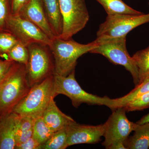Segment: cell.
Wrapping results in <instances>:
<instances>
[{"label":"cell","instance_id":"cell-10","mask_svg":"<svg viewBox=\"0 0 149 149\" xmlns=\"http://www.w3.org/2000/svg\"><path fill=\"white\" fill-rule=\"evenodd\" d=\"M6 31L14 35L24 46L33 43L50 45L52 40L40 28L19 15H11L7 21Z\"/></svg>","mask_w":149,"mask_h":149},{"label":"cell","instance_id":"cell-1","mask_svg":"<svg viewBox=\"0 0 149 149\" xmlns=\"http://www.w3.org/2000/svg\"><path fill=\"white\" fill-rule=\"evenodd\" d=\"M31 88L25 65L17 62L8 75L0 83V119L12 112Z\"/></svg>","mask_w":149,"mask_h":149},{"label":"cell","instance_id":"cell-25","mask_svg":"<svg viewBox=\"0 0 149 149\" xmlns=\"http://www.w3.org/2000/svg\"><path fill=\"white\" fill-rule=\"evenodd\" d=\"M126 112L141 111L149 107V92L139 96L125 105Z\"/></svg>","mask_w":149,"mask_h":149},{"label":"cell","instance_id":"cell-13","mask_svg":"<svg viewBox=\"0 0 149 149\" xmlns=\"http://www.w3.org/2000/svg\"><path fill=\"white\" fill-rule=\"evenodd\" d=\"M54 99V97L51 99L42 117L50 129L55 132L76 121L60 110Z\"/></svg>","mask_w":149,"mask_h":149},{"label":"cell","instance_id":"cell-20","mask_svg":"<svg viewBox=\"0 0 149 149\" xmlns=\"http://www.w3.org/2000/svg\"><path fill=\"white\" fill-rule=\"evenodd\" d=\"M132 58L139 70L140 84L149 77V46L136 52Z\"/></svg>","mask_w":149,"mask_h":149},{"label":"cell","instance_id":"cell-9","mask_svg":"<svg viewBox=\"0 0 149 149\" xmlns=\"http://www.w3.org/2000/svg\"><path fill=\"white\" fill-rule=\"evenodd\" d=\"M112 113L105 123V128L104 136V141L102 145L108 149L119 143H124L130 133L136 129L138 124L128 120L124 107L112 111Z\"/></svg>","mask_w":149,"mask_h":149},{"label":"cell","instance_id":"cell-8","mask_svg":"<svg viewBox=\"0 0 149 149\" xmlns=\"http://www.w3.org/2000/svg\"><path fill=\"white\" fill-rule=\"evenodd\" d=\"M149 22V13L139 15L117 14L107 15L99 27L97 38H118L140 25Z\"/></svg>","mask_w":149,"mask_h":149},{"label":"cell","instance_id":"cell-22","mask_svg":"<svg viewBox=\"0 0 149 149\" xmlns=\"http://www.w3.org/2000/svg\"><path fill=\"white\" fill-rule=\"evenodd\" d=\"M54 133L46 124L42 117L34 119L32 136L39 143L42 145L45 143Z\"/></svg>","mask_w":149,"mask_h":149},{"label":"cell","instance_id":"cell-29","mask_svg":"<svg viewBox=\"0 0 149 149\" xmlns=\"http://www.w3.org/2000/svg\"><path fill=\"white\" fill-rule=\"evenodd\" d=\"M41 145L32 136L27 141L17 145L15 149H40Z\"/></svg>","mask_w":149,"mask_h":149},{"label":"cell","instance_id":"cell-18","mask_svg":"<svg viewBox=\"0 0 149 149\" xmlns=\"http://www.w3.org/2000/svg\"><path fill=\"white\" fill-rule=\"evenodd\" d=\"M34 119L29 116L16 114L15 124L16 146L32 136Z\"/></svg>","mask_w":149,"mask_h":149},{"label":"cell","instance_id":"cell-23","mask_svg":"<svg viewBox=\"0 0 149 149\" xmlns=\"http://www.w3.org/2000/svg\"><path fill=\"white\" fill-rule=\"evenodd\" d=\"M18 42L10 32L6 30L0 31V56L8 60L9 52Z\"/></svg>","mask_w":149,"mask_h":149},{"label":"cell","instance_id":"cell-33","mask_svg":"<svg viewBox=\"0 0 149 149\" xmlns=\"http://www.w3.org/2000/svg\"><path fill=\"white\" fill-rule=\"evenodd\" d=\"M0 120H1V119H0Z\"/></svg>","mask_w":149,"mask_h":149},{"label":"cell","instance_id":"cell-4","mask_svg":"<svg viewBox=\"0 0 149 149\" xmlns=\"http://www.w3.org/2000/svg\"><path fill=\"white\" fill-rule=\"evenodd\" d=\"M98 45L90 53L104 56L112 63L124 67L133 77L135 86L139 83V70L126 48V36L118 38H97Z\"/></svg>","mask_w":149,"mask_h":149},{"label":"cell","instance_id":"cell-17","mask_svg":"<svg viewBox=\"0 0 149 149\" xmlns=\"http://www.w3.org/2000/svg\"><path fill=\"white\" fill-rule=\"evenodd\" d=\"M149 92V77L144 80L136 87L130 93L121 97L116 99H111L109 108L112 111L123 107L126 104L134 99L137 98L139 96Z\"/></svg>","mask_w":149,"mask_h":149},{"label":"cell","instance_id":"cell-6","mask_svg":"<svg viewBox=\"0 0 149 149\" xmlns=\"http://www.w3.org/2000/svg\"><path fill=\"white\" fill-rule=\"evenodd\" d=\"M29 59L26 65L27 78L32 87L54 73V62L49 46L33 43L27 46Z\"/></svg>","mask_w":149,"mask_h":149},{"label":"cell","instance_id":"cell-21","mask_svg":"<svg viewBox=\"0 0 149 149\" xmlns=\"http://www.w3.org/2000/svg\"><path fill=\"white\" fill-rule=\"evenodd\" d=\"M67 127L53 133L45 143L41 145L40 149H65L68 147Z\"/></svg>","mask_w":149,"mask_h":149},{"label":"cell","instance_id":"cell-16","mask_svg":"<svg viewBox=\"0 0 149 149\" xmlns=\"http://www.w3.org/2000/svg\"><path fill=\"white\" fill-rule=\"evenodd\" d=\"M133 136L125 142L126 149H148L149 148V123L138 124Z\"/></svg>","mask_w":149,"mask_h":149},{"label":"cell","instance_id":"cell-19","mask_svg":"<svg viewBox=\"0 0 149 149\" xmlns=\"http://www.w3.org/2000/svg\"><path fill=\"white\" fill-rule=\"evenodd\" d=\"M106 12L107 15L117 14L139 15L141 12L128 6L122 0H96Z\"/></svg>","mask_w":149,"mask_h":149},{"label":"cell","instance_id":"cell-30","mask_svg":"<svg viewBox=\"0 0 149 149\" xmlns=\"http://www.w3.org/2000/svg\"><path fill=\"white\" fill-rule=\"evenodd\" d=\"M149 123V113L143 116L140 120L137 121L136 123L140 125V124H143L144 123Z\"/></svg>","mask_w":149,"mask_h":149},{"label":"cell","instance_id":"cell-15","mask_svg":"<svg viewBox=\"0 0 149 149\" xmlns=\"http://www.w3.org/2000/svg\"><path fill=\"white\" fill-rule=\"evenodd\" d=\"M47 17L56 37H60L62 33L63 20L59 0H41Z\"/></svg>","mask_w":149,"mask_h":149},{"label":"cell","instance_id":"cell-11","mask_svg":"<svg viewBox=\"0 0 149 149\" xmlns=\"http://www.w3.org/2000/svg\"><path fill=\"white\" fill-rule=\"evenodd\" d=\"M105 124L84 125L75 122L67 127L68 146L80 144L97 143L104 136Z\"/></svg>","mask_w":149,"mask_h":149},{"label":"cell","instance_id":"cell-24","mask_svg":"<svg viewBox=\"0 0 149 149\" xmlns=\"http://www.w3.org/2000/svg\"><path fill=\"white\" fill-rule=\"evenodd\" d=\"M29 59V52L27 47L19 41L8 54V60L27 65Z\"/></svg>","mask_w":149,"mask_h":149},{"label":"cell","instance_id":"cell-31","mask_svg":"<svg viewBox=\"0 0 149 149\" xmlns=\"http://www.w3.org/2000/svg\"><path fill=\"white\" fill-rule=\"evenodd\" d=\"M2 61V60L0 59V62H1V61Z\"/></svg>","mask_w":149,"mask_h":149},{"label":"cell","instance_id":"cell-2","mask_svg":"<svg viewBox=\"0 0 149 149\" xmlns=\"http://www.w3.org/2000/svg\"><path fill=\"white\" fill-rule=\"evenodd\" d=\"M95 41L88 44H80L72 38L64 40L56 37L49 46L54 62V73L67 76L75 70L77 60L83 55L89 52L97 46Z\"/></svg>","mask_w":149,"mask_h":149},{"label":"cell","instance_id":"cell-7","mask_svg":"<svg viewBox=\"0 0 149 149\" xmlns=\"http://www.w3.org/2000/svg\"><path fill=\"white\" fill-rule=\"evenodd\" d=\"M63 20L60 38L68 40L84 28L90 19L85 0H59Z\"/></svg>","mask_w":149,"mask_h":149},{"label":"cell","instance_id":"cell-28","mask_svg":"<svg viewBox=\"0 0 149 149\" xmlns=\"http://www.w3.org/2000/svg\"><path fill=\"white\" fill-rule=\"evenodd\" d=\"M11 14L12 15H18L21 10L26 5L29 0H10Z\"/></svg>","mask_w":149,"mask_h":149},{"label":"cell","instance_id":"cell-27","mask_svg":"<svg viewBox=\"0 0 149 149\" xmlns=\"http://www.w3.org/2000/svg\"><path fill=\"white\" fill-rule=\"evenodd\" d=\"M16 63V62L10 60H2L0 62V83L8 75Z\"/></svg>","mask_w":149,"mask_h":149},{"label":"cell","instance_id":"cell-5","mask_svg":"<svg viewBox=\"0 0 149 149\" xmlns=\"http://www.w3.org/2000/svg\"><path fill=\"white\" fill-rule=\"evenodd\" d=\"M54 88L56 96L63 95L72 102V105L78 108L82 104L89 105H104L108 107L110 98L105 96L100 97L83 90L75 78V70L67 76L54 73Z\"/></svg>","mask_w":149,"mask_h":149},{"label":"cell","instance_id":"cell-14","mask_svg":"<svg viewBox=\"0 0 149 149\" xmlns=\"http://www.w3.org/2000/svg\"><path fill=\"white\" fill-rule=\"evenodd\" d=\"M16 113L11 112L0 120V149H14L16 146Z\"/></svg>","mask_w":149,"mask_h":149},{"label":"cell","instance_id":"cell-12","mask_svg":"<svg viewBox=\"0 0 149 149\" xmlns=\"http://www.w3.org/2000/svg\"><path fill=\"white\" fill-rule=\"evenodd\" d=\"M18 15L35 24L51 40L56 38L48 21L41 0H29Z\"/></svg>","mask_w":149,"mask_h":149},{"label":"cell","instance_id":"cell-32","mask_svg":"<svg viewBox=\"0 0 149 149\" xmlns=\"http://www.w3.org/2000/svg\"></svg>","mask_w":149,"mask_h":149},{"label":"cell","instance_id":"cell-26","mask_svg":"<svg viewBox=\"0 0 149 149\" xmlns=\"http://www.w3.org/2000/svg\"><path fill=\"white\" fill-rule=\"evenodd\" d=\"M11 15L10 1L0 0V31H6L7 21Z\"/></svg>","mask_w":149,"mask_h":149},{"label":"cell","instance_id":"cell-3","mask_svg":"<svg viewBox=\"0 0 149 149\" xmlns=\"http://www.w3.org/2000/svg\"><path fill=\"white\" fill-rule=\"evenodd\" d=\"M56 97L53 74L32 86L27 95L17 105L12 112L33 119L42 117L51 99Z\"/></svg>","mask_w":149,"mask_h":149}]
</instances>
